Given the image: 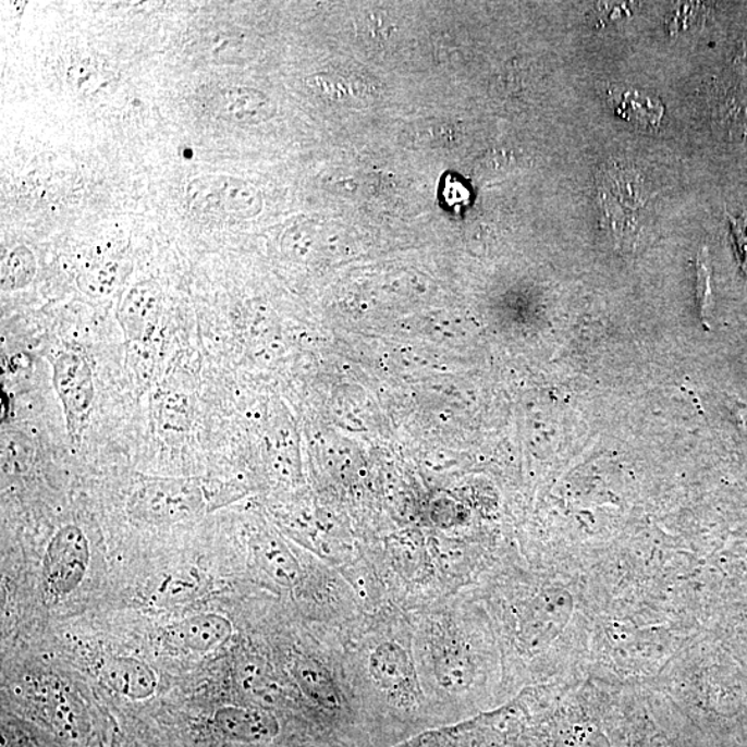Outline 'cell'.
<instances>
[{
	"label": "cell",
	"mask_w": 747,
	"mask_h": 747,
	"mask_svg": "<svg viewBox=\"0 0 747 747\" xmlns=\"http://www.w3.org/2000/svg\"><path fill=\"white\" fill-rule=\"evenodd\" d=\"M206 485L194 478H143L127 503L132 518L147 525H175L206 513Z\"/></svg>",
	"instance_id": "1"
},
{
	"label": "cell",
	"mask_w": 747,
	"mask_h": 747,
	"mask_svg": "<svg viewBox=\"0 0 747 747\" xmlns=\"http://www.w3.org/2000/svg\"><path fill=\"white\" fill-rule=\"evenodd\" d=\"M561 747H609V742L600 731L576 726L562 739Z\"/></svg>",
	"instance_id": "21"
},
{
	"label": "cell",
	"mask_w": 747,
	"mask_h": 747,
	"mask_svg": "<svg viewBox=\"0 0 747 747\" xmlns=\"http://www.w3.org/2000/svg\"><path fill=\"white\" fill-rule=\"evenodd\" d=\"M293 673L302 693L321 708L334 710L340 706V698L334 682L324 669L308 658L294 663Z\"/></svg>",
	"instance_id": "12"
},
{
	"label": "cell",
	"mask_w": 747,
	"mask_h": 747,
	"mask_svg": "<svg viewBox=\"0 0 747 747\" xmlns=\"http://www.w3.org/2000/svg\"><path fill=\"white\" fill-rule=\"evenodd\" d=\"M731 226L738 247L742 270L747 273V217L731 219Z\"/></svg>",
	"instance_id": "22"
},
{
	"label": "cell",
	"mask_w": 747,
	"mask_h": 747,
	"mask_svg": "<svg viewBox=\"0 0 747 747\" xmlns=\"http://www.w3.org/2000/svg\"><path fill=\"white\" fill-rule=\"evenodd\" d=\"M259 561L270 577L285 587L294 586L299 579V566L284 547L269 542L260 549Z\"/></svg>",
	"instance_id": "16"
},
{
	"label": "cell",
	"mask_w": 747,
	"mask_h": 747,
	"mask_svg": "<svg viewBox=\"0 0 747 747\" xmlns=\"http://www.w3.org/2000/svg\"><path fill=\"white\" fill-rule=\"evenodd\" d=\"M306 85L327 103L352 107L366 105L373 99V91L367 82L342 75L316 74L306 79Z\"/></svg>",
	"instance_id": "11"
},
{
	"label": "cell",
	"mask_w": 747,
	"mask_h": 747,
	"mask_svg": "<svg viewBox=\"0 0 747 747\" xmlns=\"http://www.w3.org/2000/svg\"><path fill=\"white\" fill-rule=\"evenodd\" d=\"M2 747H52L44 736L20 721H3Z\"/></svg>",
	"instance_id": "19"
},
{
	"label": "cell",
	"mask_w": 747,
	"mask_h": 747,
	"mask_svg": "<svg viewBox=\"0 0 747 747\" xmlns=\"http://www.w3.org/2000/svg\"><path fill=\"white\" fill-rule=\"evenodd\" d=\"M37 259L33 250L27 247H17L7 255L2 264V273H0V283H2V291H19L25 289L37 274Z\"/></svg>",
	"instance_id": "14"
},
{
	"label": "cell",
	"mask_w": 747,
	"mask_h": 747,
	"mask_svg": "<svg viewBox=\"0 0 747 747\" xmlns=\"http://www.w3.org/2000/svg\"><path fill=\"white\" fill-rule=\"evenodd\" d=\"M434 674L439 684L449 693H462L473 679V668L463 652L448 649L439 654L434 663Z\"/></svg>",
	"instance_id": "15"
},
{
	"label": "cell",
	"mask_w": 747,
	"mask_h": 747,
	"mask_svg": "<svg viewBox=\"0 0 747 747\" xmlns=\"http://www.w3.org/2000/svg\"><path fill=\"white\" fill-rule=\"evenodd\" d=\"M186 193L192 213L213 222L254 218L262 211V196L242 179L199 176L188 184Z\"/></svg>",
	"instance_id": "2"
},
{
	"label": "cell",
	"mask_w": 747,
	"mask_h": 747,
	"mask_svg": "<svg viewBox=\"0 0 747 747\" xmlns=\"http://www.w3.org/2000/svg\"><path fill=\"white\" fill-rule=\"evenodd\" d=\"M162 310V291L155 281H142L122 298L117 317L130 344L151 341Z\"/></svg>",
	"instance_id": "6"
},
{
	"label": "cell",
	"mask_w": 747,
	"mask_h": 747,
	"mask_svg": "<svg viewBox=\"0 0 747 747\" xmlns=\"http://www.w3.org/2000/svg\"><path fill=\"white\" fill-rule=\"evenodd\" d=\"M90 560L89 542L78 526L66 525L50 540L44 561L46 586L54 596L73 592L84 580Z\"/></svg>",
	"instance_id": "4"
},
{
	"label": "cell",
	"mask_w": 747,
	"mask_h": 747,
	"mask_svg": "<svg viewBox=\"0 0 747 747\" xmlns=\"http://www.w3.org/2000/svg\"><path fill=\"white\" fill-rule=\"evenodd\" d=\"M120 278V266L112 260L91 265L82 270L78 275V286L82 293L89 296L110 295L115 290Z\"/></svg>",
	"instance_id": "18"
},
{
	"label": "cell",
	"mask_w": 747,
	"mask_h": 747,
	"mask_svg": "<svg viewBox=\"0 0 747 747\" xmlns=\"http://www.w3.org/2000/svg\"><path fill=\"white\" fill-rule=\"evenodd\" d=\"M209 728L217 738L235 745H266L279 738L280 721L268 708L222 706L215 710Z\"/></svg>",
	"instance_id": "5"
},
{
	"label": "cell",
	"mask_w": 747,
	"mask_h": 747,
	"mask_svg": "<svg viewBox=\"0 0 747 747\" xmlns=\"http://www.w3.org/2000/svg\"><path fill=\"white\" fill-rule=\"evenodd\" d=\"M3 453H7L8 462L22 464L28 457V446L20 440L17 434H8L3 439Z\"/></svg>",
	"instance_id": "23"
},
{
	"label": "cell",
	"mask_w": 747,
	"mask_h": 747,
	"mask_svg": "<svg viewBox=\"0 0 747 747\" xmlns=\"http://www.w3.org/2000/svg\"><path fill=\"white\" fill-rule=\"evenodd\" d=\"M101 678L112 693L139 702L150 699L157 690L156 673L139 659L114 657L100 669Z\"/></svg>",
	"instance_id": "8"
},
{
	"label": "cell",
	"mask_w": 747,
	"mask_h": 747,
	"mask_svg": "<svg viewBox=\"0 0 747 747\" xmlns=\"http://www.w3.org/2000/svg\"><path fill=\"white\" fill-rule=\"evenodd\" d=\"M613 103L619 115L634 125L657 127L663 115V107L654 97L638 90H622L613 95Z\"/></svg>",
	"instance_id": "13"
},
{
	"label": "cell",
	"mask_w": 747,
	"mask_h": 747,
	"mask_svg": "<svg viewBox=\"0 0 747 747\" xmlns=\"http://www.w3.org/2000/svg\"><path fill=\"white\" fill-rule=\"evenodd\" d=\"M242 684L245 693L259 705L271 706L280 698L279 684L258 663L248 662L242 672Z\"/></svg>",
	"instance_id": "17"
},
{
	"label": "cell",
	"mask_w": 747,
	"mask_h": 747,
	"mask_svg": "<svg viewBox=\"0 0 747 747\" xmlns=\"http://www.w3.org/2000/svg\"><path fill=\"white\" fill-rule=\"evenodd\" d=\"M167 634L169 641L184 651L207 653L230 641L233 626L218 613H203L172 624Z\"/></svg>",
	"instance_id": "7"
},
{
	"label": "cell",
	"mask_w": 747,
	"mask_h": 747,
	"mask_svg": "<svg viewBox=\"0 0 747 747\" xmlns=\"http://www.w3.org/2000/svg\"><path fill=\"white\" fill-rule=\"evenodd\" d=\"M130 360L131 371L137 385L146 387L148 380L151 378L152 366H155V357H152L151 341L135 342L130 344Z\"/></svg>",
	"instance_id": "20"
},
{
	"label": "cell",
	"mask_w": 747,
	"mask_h": 747,
	"mask_svg": "<svg viewBox=\"0 0 747 747\" xmlns=\"http://www.w3.org/2000/svg\"><path fill=\"white\" fill-rule=\"evenodd\" d=\"M53 385L63 404L66 433L71 442L78 444L95 404L94 372L84 353L64 351L56 357Z\"/></svg>",
	"instance_id": "3"
},
{
	"label": "cell",
	"mask_w": 747,
	"mask_h": 747,
	"mask_svg": "<svg viewBox=\"0 0 747 747\" xmlns=\"http://www.w3.org/2000/svg\"><path fill=\"white\" fill-rule=\"evenodd\" d=\"M370 672L378 687L391 695H411L416 685L412 659L397 644H381L372 652Z\"/></svg>",
	"instance_id": "9"
},
{
	"label": "cell",
	"mask_w": 747,
	"mask_h": 747,
	"mask_svg": "<svg viewBox=\"0 0 747 747\" xmlns=\"http://www.w3.org/2000/svg\"><path fill=\"white\" fill-rule=\"evenodd\" d=\"M220 118L235 125H257L274 115V105L268 96L247 86H229L217 96Z\"/></svg>",
	"instance_id": "10"
}]
</instances>
